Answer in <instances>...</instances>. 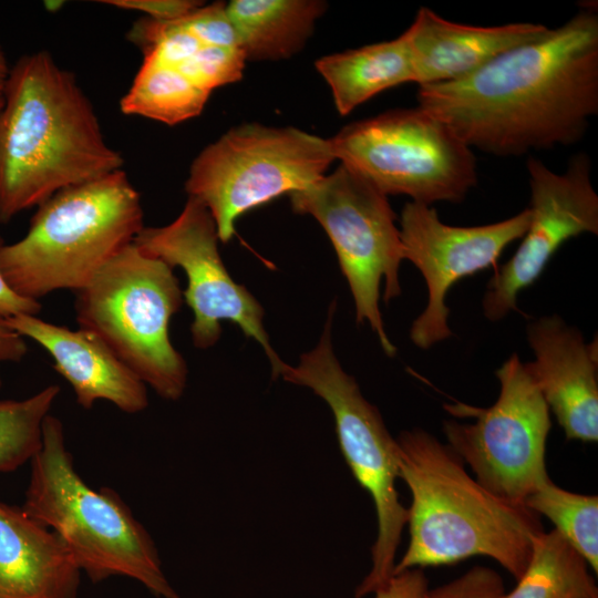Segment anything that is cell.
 <instances>
[{
    "label": "cell",
    "instance_id": "6da1fadb",
    "mask_svg": "<svg viewBox=\"0 0 598 598\" xmlns=\"http://www.w3.org/2000/svg\"><path fill=\"white\" fill-rule=\"evenodd\" d=\"M416 99L471 148L494 156L578 143L598 113L597 6L463 79L419 85Z\"/></svg>",
    "mask_w": 598,
    "mask_h": 598
},
{
    "label": "cell",
    "instance_id": "7a4b0ae2",
    "mask_svg": "<svg viewBox=\"0 0 598 598\" xmlns=\"http://www.w3.org/2000/svg\"><path fill=\"white\" fill-rule=\"evenodd\" d=\"M123 162L72 72L47 50L16 61L0 109V224Z\"/></svg>",
    "mask_w": 598,
    "mask_h": 598
},
{
    "label": "cell",
    "instance_id": "3957f363",
    "mask_svg": "<svg viewBox=\"0 0 598 598\" xmlns=\"http://www.w3.org/2000/svg\"><path fill=\"white\" fill-rule=\"evenodd\" d=\"M396 441L399 477L412 503L409 546L393 574L486 556L518 579L544 530L538 515L482 486L455 452L426 431H405Z\"/></svg>",
    "mask_w": 598,
    "mask_h": 598
},
{
    "label": "cell",
    "instance_id": "277c9868",
    "mask_svg": "<svg viewBox=\"0 0 598 598\" xmlns=\"http://www.w3.org/2000/svg\"><path fill=\"white\" fill-rule=\"evenodd\" d=\"M30 464L21 507L58 535L92 582L122 576L158 598H179L154 540L126 503L113 489H94L79 475L59 417L49 414L44 420L42 445Z\"/></svg>",
    "mask_w": 598,
    "mask_h": 598
},
{
    "label": "cell",
    "instance_id": "5b68a950",
    "mask_svg": "<svg viewBox=\"0 0 598 598\" xmlns=\"http://www.w3.org/2000/svg\"><path fill=\"white\" fill-rule=\"evenodd\" d=\"M143 228L141 196L120 169L64 188L37 206L24 236L0 247V270L29 299L75 292Z\"/></svg>",
    "mask_w": 598,
    "mask_h": 598
},
{
    "label": "cell",
    "instance_id": "8992f818",
    "mask_svg": "<svg viewBox=\"0 0 598 598\" xmlns=\"http://www.w3.org/2000/svg\"><path fill=\"white\" fill-rule=\"evenodd\" d=\"M74 295L79 328L96 336L162 399L182 398L188 369L168 327L184 297L172 267L133 243Z\"/></svg>",
    "mask_w": 598,
    "mask_h": 598
},
{
    "label": "cell",
    "instance_id": "52a82bcc",
    "mask_svg": "<svg viewBox=\"0 0 598 598\" xmlns=\"http://www.w3.org/2000/svg\"><path fill=\"white\" fill-rule=\"evenodd\" d=\"M336 302L330 306L319 343L301 354L296 367L285 363L279 377L311 389L329 405L342 455L354 478L370 494L377 513L378 535L371 548L372 567L355 589V597L373 594L393 575L395 555L408 523V509L396 491L399 445L379 410L361 393L355 379L339 363L331 343Z\"/></svg>",
    "mask_w": 598,
    "mask_h": 598
},
{
    "label": "cell",
    "instance_id": "ba28073f",
    "mask_svg": "<svg viewBox=\"0 0 598 598\" xmlns=\"http://www.w3.org/2000/svg\"><path fill=\"white\" fill-rule=\"evenodd\" d=\"M333 161L329 138L291 126L247 123L195 157L185 190L208 209L219 240L227 243L245 213L311 186Z\"/></svg>",
    "mask_w": 598,
    "mask_h": 598
},
{
    "label": "cell",
    "instance_id": "9c48e42d",
    "mask_svg": "<svg viewBox=\"0 0 598 598\" xmlns=\"http://www.w3.org/2000/svg\"><path fill=\"white\" fill-rule=\"evenodd\" d=\"M329 140L336 159L386 196L461 203L477 184L472 148L420 106L350 123Z\"/></svg>",
    "mask_w": 598,
    "mask_h": 598
},
{
    "label": "cell",
    "instance_id": "30bf717a",
    "mask_svg": "<svg viewBox=\"0 0 598 598\" xmlns=\"http://www.w3.org/2000/svg\"><path fill=\"white\" fill-rule=\"evenodd\" d=\"M289 196L292 210L311 215L330 238L354 301L357 323L367 322L385 354L394 357L396 348L380 311V285L384 281L385 303L401 295L404 255L388 196L342 164Z\"/></svg>",
    "mask_w": 598,
    "mask_h": 598
},
{
    "label": "cell",
    "instance_id": "8fae6325",
    "mask_svg": "<svg viewBox=\"0 0 598 598\" xmlns=\"http://www.w3.org/2000/svg\"><path fill=\"white\" fill-rule=\"evenodd\" d=\"M501 391L489 408L446 404L473 423L445 421L447 445L467 463L476 481L496 496L524 505L525 498L549 480L545 465L549 409L517 353L495 372Z\"/></svg>",
    "mask_w": 598,
    "mask_h": 598
},
{
    "label": "cell",
    "instance_id": "7c38bea8",
    "mask_svg": "<svg viewBox=\"0 0 598 598\" xmlns=\"http://www.w3.org/2000/svg\"><path fill=\"white\" fill-rule=\"evenodd\" d=\"M218 233L208 209L188 197L179 215L169 224L145 227L134 245L146 256L173 269L181 267L187 277L183 297L192 309L193 344L213 347L220 338L223 320L237 324L255 339L268 357L272 377H279L285 362L270 346L264 327V309L248 289L237 283L226 269L218 250Z\"/></svg>",
    "mask_w": 598,
    "mask_h": 598
},
{
    "label": "cell",
    "instance_id": "4fadbf2b",
    "mask_svg": "<svg viewBox=\"0 0 598 598\" xmlns=\"http://www.w3.org/2000/svg\"><path fill=\"white\" fill-rule=\"evenodd\" d=\"M528 224V208L497 223L462 227L441 221L432 206L405 203L399 228L404 259L420 270L427 288L426 306L410 329L417 348L427 350L452 336L445 302L450 289L465 277L496 268L502 252L524 236Z\"/></svg>",
    "mask_w": 598,
    "mask_h": 598
},
{
    "label": "cell",
    "instance_id": "5bb4252c",
    "mask_svg": "<svg viewBox=\"0 0 598 598\" xmlns=\"http://www.w3.org/2000/svg\"><path fill=\"white\" fill-rule=\"evenodd\" d=\"M527 172L529 224L515 254L496 269L486 286L482 306L491 321L517 310L518 293L540 277L566 241L581 234L598 235V195L586 154L575 155L563 173L529 157Z\"/></svg>",
    "mask_w": 598,
    "mask_h": 598
},
{
    "label": "cell",
    "instance_id": "9a60e30c",
    "mask_svg": "<svg viewBox=\"0 0 598 598\" xmlns=\"http://www.w3.org/2000/svg\"><path fill=\"white\" fill-rule=\"evenodd\" d=\"M527 341L535 360L526 369L568 440L598 441V342L559 316L530 321Z\"/></svg>",
    "mask_w": 598,
    "mask_h": 598
},
{
    "label": "cell",
    "instance_id": "2e32d148",
    "mask_svg": "<svg viewBox=\"0 0 598 598\" xmlns=\"http://www.w3.org/2000/svg\"><path fill=\"white\" fill-rule=\"evenodd\" d=\"M7 321L50 354L54 370L69 382L81 408L89 410L104 400L124 413L136 414L148 406L145 383L93 333L39 316L21 315Z\"/></svg>",
    "mask_w": 598,
    "mask_h": 598
},
{
    "label": "cell",
    "instance_id": "e0dca14e",
    "mask_svg": "<svg viewBox=\"0 0 598 598\" xmlns=\"http://www.w3.org/2000/svg\"><path fill=\"white\" fill-rule=\"evenodd\" d=\"M550 28L533 22L493 27L455 23L421 7L405 30L417 85L463 79L499 54L543 38Z\"/></svg>",
    "mask_w": 598,
    "mask_h": 598
},
{
    "label": "cell",
    "instance_id": "ac0fdd59",
    "mask_svg": "<svg viewBox=\"0 0 598 598\" xmlns=\"http://www.w3.org/2000/svg\"><path fill=\"white\" fill-rule=\"evenodd\" d=\"M81 574L55 533L0 502V598H78Z\"/></svg>",
    "mask_w": 598,
    "mask_h": 598
},
{
    "label": "cell",
    "instance_id": "d6986e66",
    "mask_svg": "<svg viewBox=\"0 0 598 598\" xmlns=\"http://www.w3.org/2000/svg\"><path fill=\"white\" fill-rule=\"evenodd\" d=\"M316 69L330 86L340 115L388 89L415 83L406 31L393 40L322 56Z\"/></svg>",
    "mask_w": 598,
    "mask_h": 598
},
{
    "label": "cell",
    "instance_id": "ffe728a7",
    "mask_svg": "<svg viewBox=\"0 0 598 598\" xmlns=\"http://www.w3.org/2000/svg\"><path fill=\"white\" fill-rule=\"evenodd\" d=\"M327 3L320 0H233L226 3L247 61H277L298 53Z\"/></svg>",
    "mask_w": 598,
    "mask_h": 598
},
{
    "label": "cell",
    "instance_id": "44dd1931",
    "mask_svg": "<svg viewBox=\"0 0 598 598\" xmlns=\"http://www.w3.org/2000/svg\"><path fill=\"white\" fill-rule=\"evenodd\" d=\"M128 91L120 101L126 115H136L167 125L198 116L210 92L193 83L176 66L144 53Z\"/></svg>",
    "mask_w": 598,
    "mask_h": 598
},
{
    "label": "cell",
    "instance_id": "7402d4cb",
    "mask_svg": "<svg viewBox=\"0 0 598 598\" xmlns=\"http://www.w3.org/2000/svg\"><path fill=\"white\" fill-rule=\"evenodd\" d=\"M517 580L499 598H598L587 561L556 529L534 538L528 564Z\"/></svg>",
    "mask_w": 598,
    "mask_h": 598
},
{
    "label": "cell",
    "instance_id": "603a6c76",
    "mask_svg": "<svg viewBox=\"0 0 598 598\" xmlns=\"http://www.w3.org/2000/svg\"><path fill=\"white\" fill-rule=\"evenodd\" d=\"M524 506L544 515L555 529L598 573V497L565 491L550 478L524 501Z\"/></svg>",
    "mask_w": 598,
    "mask_h": 598
},
{
    "label": "cell",
    "instance_id": "cb8c5ba5",
    "mask_svg": "<svg viewBox=\"0 0 598 598\" xmlns=\"http://www.w3.org/2000/svg\"><path fill=\"white\" fill-rule=\"evenodd\" d=\"M60 392L50 384L21 400H0V473L17 471L39 452L44 420Z\"/></svg>",
    "mask_w": 598,
    "mask_h": 598
},
{
    "label": "cell",
    "instance_id": "d4e9b609",
    "mask_svg": "<svg viewBox=\"0 0 598 598\" xmlns=\"http://www.w3.org/2000/svg\"><path fill=\"white\" fill-rule=\"evenodd\" d=\"M246 62L240 48L203 45L176 68L193 83L212 93L216 87L239 81Z\"/></svg>",
    "mask_w": 598,
    "mask_h": 598
},
{
    "label": "cell",
    "instance_id": "484cf974",
    "mask_svg": "<svg viewBox=\"0 0 598 598\" xmlns=\"http://www.w3.org/2000/svg\"><path fill=\"white\" fill-rule=\"evenodd\" d=\"M179 21L205 45L240 48L223 1L203 4Z\"/></svg>",
    "mask_w": 598,
    "mask_h": 598
},
{
    "label": "cell",
    "instance_id": "4316f807",
    "mask_svg": "<svg viewBox=\"0 0 598 598\" xmlns=\"http://www.w3.org/2000/svg\"><path fill=\"white\" fill-rule=\"evenodd\" d=\"M504 592L503 579L495 570L475 566L461 577L429 590L426 598H499Z\"/></svg>",
    "mask_w": 598,
    "mask_h": 598
},
{
    "label": "cell",
    "instance_id": "83f0119b",
    "mask_svg": "<svg viewBox=\"0 0 598 598\" xmlns=\"http://www.w3.org/2000/svg\"><path fill=\"white\" fill-rule=\"evenodd\" d=\"M102 2L125 10L141 11L147 14V18L158 21L181 19L204 4L202 1L194 0H104Z\"/></svg>",
    "mask_w": 598,
    "mask_h": 598
},
{
    "label": "cell",
    "instance_id": "f1b7e54d",
    "mask_svg": "<svg viewBox=\"0 0 598 598\" xmlns=\"http://www.w3.org/2000/svg\"><path fill=\"white\" fill-rule=\"evenodd\" d=\"M427 579L422 568L393 574L373 594L374 598H426Z\"/></svg>",
    "mask_w": 598,
    "mask_h": 598
},
{
    "label": "cell",
    "instance_id": "f546056e",
    "mask_svg": "<svg viewBox=\"0 0 598 598\" xmlns=\"http://www.w3.org/2000/svg\"><path fill=\"white\" fill-rule=\"evenodd\" d=\"M4 244L0 236V247ZM42 310L40 301L19 295L0 270V316L11 318L21 315L38 316Z\"/></svg>",
    "mask_w": 598,
    "mask_h": 598
},
{
    "label": "cell",
    "instance_id": "4dcf8cb0",
    "mask_svg": "<svg viewBox=\"0 0 598 598\" xmlns=\"http://www.w3.org/2000/svg\"><path fill=\"white\" fill-rule=\"evenodd\" d=\"M27 353L25 338L9 326L7 318L0 316V369L3 363L20 362ZM1 386L0 373V389Z\"/></svg>",
    "mask_w": 598,
    "mask_h": 598
},
{
    "label": "cell",
    "instance_id": "1f68e13d",
    "mask_svg": "<svg viewBox=\"0 0 598 598\" xmlns=\"http://www.w3.org/2000/svg\"><path fill=\"white\" fill-rule=\"evenodd\" d=\"M10 69L11 66L9 65L6 51L2 44L0 43V109L2 107L3 102H4L6 89H7Z\"/></svg>",
    "mask_w": 598,
    "mask_h": 598
}]
</instances>
